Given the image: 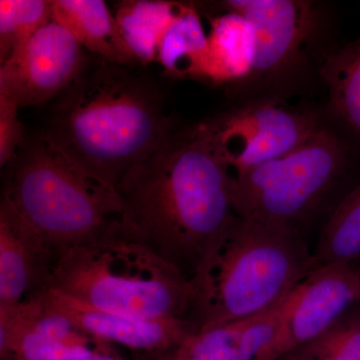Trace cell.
Instances as JSON below:
<instances>
[{"label": "cell", "instance_id": "2", "mask_svg": "<svg viewBox=\"0 0 360 360\" xmlns=\"http://www.w3.org/2000/svg\"><path fill=\"white\" fill-rule=\"evenodd\" d=\"M158 87L101 59L58 96L44 136L110 188L174 134Z\"/></svg>", "mask_w": 360, "mask_h": 360}, {"label": "cell", "instance_id": "14", "mask_svg": "<svg viewBox=\"0 0 360 360\" xmlns=\"http://www.w3.org/2000/svg\"><path fill=\"white\" fill-rule=\"evenodd\" d=\"M52 18L65 26L85 51L116 65L134 63L115 16L103 0H52Z\"/></svg>", "mask_w": 360, "mask_h": 360}, {"label": "cell", "instance_id": "6", "mask_svg": "<svg viewBox=\"0 0 360 360\" xmlns=\"http://www.w3.org/2000/svg\"><path fill=\"white\" fill-rule=\"evenodd\" d=\"M350 160L349 143L322 124L290 153L231 174L234 212L243 219L300 231L340 186Z\"/></svg>", "mask_w": 360, "mask_h": 360}, {"label": "cell", "instance_id": "15", "mask_svg": "<svg viewBox=\"0 0 360 360\" xmlns=\"http://www.w3.org/2000/svg\"><path fill=\"white\" fill-rule=\"evenodd\" d=\"M207 39L205 78L227 82L250 77L255 44L250 23L243 16L225 11L212 20Z\"/></svg>", "mask_w": 360, "mask_h": 360}, {"label": "cell", "instance_id": "12", "mask_svg": "<svg viewBox=\"0 0 360 360\" xmlns=\"http://www.w3.org/2000/svg\"><path fill=\"white\" fill-rule=\"evenodd\" d=\"M58 257L9 205L0 202V307H14L49 288Z\"/></svg>", "mask_w": 360, "mask_h": 360}, {"label": "cell", "instance_id": "13", "mask_svg": "<svg viewBox=\"0 0 360 360\" xmlns=\"http://www.w3.org/2000/svg\"><path fill=\"white\" fill-rule=\"evenodd\" d=\"M295 291L276 309L194 331L169 352L148 360H257L283 326Z\"/></svg>", "mask_w": 360, "mask_h": 360}, {"label": "cell", "instance_id": "3", "mask_svg": "<svg viewBox=\"0 0 360 360\" xmlns=\"http://www.w3.org/2000/svg\"><path fill=\"white\" fill-rule=\"evenodd\" d=\"M319 266L302 231L236 215L191 277L202 330L276 309Z\"/></svg>", "mask_w": 360, "mask_h": 360}, {"label": "cell", "instance_id": "24", "mask_svg": "<svg viewBox=\"0 0 360 360\" xmlns=\"http://www.w3.org/2000/svg\"><path fill=\"white\" fill-rule=\"evenodd\" d=\"M257 360H259V359H257Z\"/></svg>", "mask_w": 360, "mask_h": 360}, {"label": "cell", "instance_id": "16", "mask_svg": "<svg viewBox=\"0 0 360 360\" xmlns=\"http://www.w3.org/2000/svg\"><path fill=\"white\" fill-rule=\"evenodd\" d=\"M182 4L158 0H127L118 4L116 22L134 63H156L161 39Z\"/></svg>", "mask_w": 360, "mask_h": 360}, {"label": "cell", "instance_id": "4", "mask_svg": "<svg viewBox=\"0 0 360 360\" xmlns=\"http://www.w3.org/2000/svg\"><path fill=\"white\" fill-rule=\"evenodd\" d=\"M94 309L141 319H184L193 288L174 264L120 231L118 221L59 258L49 288Z\"/></svg>", "mask_w": 360, "mask_h": 360}, {"label": "cell", "instance_id": "17", "mask_svg": "<svg viewBox=\"0 0 360 360\" xmlns=\"http://www.w3.org/2000/svg\"><path fill=\"white\" fill-rule=\"evenodd\" d=\"M329 106L342 129L360 141V35L328 54L319 68Z\"/></svg>", "mask_w": 360, "mask_h": 360}, {"label": "cell", "instance_id": "11", "mask_svg": "<svg viewBox=\"0 0 360 360\" xmlns=\"http://www.w3.org/2000/svg\"><path fill=\"white\" fill-rule=\"evenodd\" d=\"M45 302L87 333L141 354L144 360L165 354L196 331L189 319H141L94 309L58 291H40Z\"/></svg>", "mask_w": 360, "mask_h": 360}, {"label": "cell", "instance_id": "7", "mask_svg": "<svg viewBox=\"0 0 360 360\" xmlns=\"http://www.w3.org/2000/svg\"><path fill=\"white\" fill-rule=\"evenodd\" d=\"M203 123L231 174L290 153L322 125L311 113L271 101L245 104Z\"/></svg>", "mask_w": 360, "mask_h": 360}, {"label": "cell", "instance_id": "22", "mask_svg": "<svg viewBox=\"0 0 360 360\" xmlns=\"http://www.w3.org/2000/svg\"><path fill=\"white\" fill-rule=\"evenodd\" d=\"M20 106L0 94V167L6 168L25 143Z\"/></svg>", "mask_w": 360, "mask_h": 360}, {"label": "cell", "instance_id": "8", "mask_svg": "<svg viewBox=\"0 0 360 360\" xmlns=\"http://www.w3.org/2000/svg\"><path fill=\"white\" fill-rule=\"evenodd\" d=\"M85 65L84 47L52 18L0 65V94L20 108L45 103L65 92Z\"/></svg>", "mask_w": 360, "mask_h": 360}, {"label": "cell", "instance_id": "20", "mask_svg": "<svg viewBox=\"0 0 360 360\" xmlns=\"http://www.w3.org/2000/svg\"><path fill=\"white\" fill-rule=\"evenodd\" d=\"M52 20V0L0 1V65Z\"/></svg>", "mask_w": 360, "mask_h": 360}, {"label": "cell", "instance_id": "18", "mask_svg": "<svg viewBox=\"0 0 360 360\" xmlns=\"http://www.w3.org/2000/svg\"><path fill=\"white\" fill-rule=\"evenodd\" d=\"M207 51L200 14L191 4H182L161 39L156 63L174 77H205Z\"/></svg>", "mask_w": 360, "mask_h": 360}, {"label": "cell", "instance_id": "5", "mask_svg": "<svg viewBox=\"0 0 360 360\" xmlns=\"http://www.w3.org/2000/svg\"><path fill=\"white\" fill-rule=\"evenodd\" d=\"M1 200L58 259L110 231L122 208L115 189L82 172L44 134L26 139L4 168Z\"/></svg>", "mask_w": 360, "mask_h": 360}, {"label": "cell", "instance_id": "19", "mask_svg": "<svg viewBox=\"0 0 360 360\" xmlns=\"http://www.w3.org/2000/svg\"><path fill=\"white\" fill-rule=\"evenodd\" d=\"M314 255L319 266L360 262V181L329 215Z\"/></svg>", "mask_w": 360, "mask_h": 360}, {"label": "cell", "instance_id": "1", "mask_svg": "<svg viewBox=\"0 0 360 360\" xmlns=\"http://www.w3.org/2000/svg\"><path fill=\"white\" fill-rule=\"evenodd\" d=\"M116 191L122 206L120 231L189 279L236 217L231 172L203 122L174 132L123 177Z\"/></svg>", "mask_w": 360, "mask_h": 360}, {"label": "cell", "instance_id": "23", "mask_svg": "<svg viewBox=\"0 0 360 360\" xmlns=\"http://www.w3.org/2000/svg\"><path fill=\"white\" fill-rule=\"evenodd\" d=\"M72 360H127L123 359L122 355L116 352L115 347L108 348V349L101 350L96 354L89 355V356L82 357Z\"/></svg>", "mask_w": 360, "mask_h": 360}, {"label": "cell", "instance_id": "21", "mask_svg": "<svg viewBox=\"0 0 360 360\" xmlns=\"http://www.w3.org/2000/svg\"><path fill=\"white\" fill-rule=\"evenodd\" d=\"M279 360H360V304L323 335Z\"/></svg>", "mask_w": 360, "mask_h": 360}, {"label": "cell", "instance_id": "10", "mask_svg": "<svg viewBox=\"0 0 360 360\" xmlns=\"http://www.w3.org/2000/svg\"><path fill=\"white\" fill-rule=\"evenodd\" d=\"M360 304L359 264L321 265L296 288L283 326L259 360H279Z\"/></svg>", "mask_w": 360, "mask_h": 360}, {"label": "cell", "instance_id": "9", "mask_svg": "<svg viewBox=\"0 0 360 360\" xmlns=\"http://www.w3.org/2000/svg\"><path fill=\"white\" fill-rule=\"evenodd\" d=\"M225 11L250 23L255 44L251 77L279 79L303 61L319 28L315 4L297 0H229Z\"/></svg>", "mask_w": 360, "mask_h": 360}]
</instances>
